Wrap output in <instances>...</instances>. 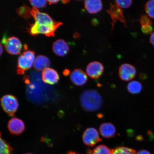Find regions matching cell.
<instances>
[{"mask_svg":"<svg viewBox=\"0 0 154 154\" xmlns=\"http://www.w3.org/2000/svg\"><path fill=\"white\" fill-rule=\"evenodd\" d=\"M107 11L110 15L112 20L111 23V34L113 32L115 24L117 21L119 20L121 22L124 23L127 27L126 23L122 9L115 2L114 4L110 3L109 8L107 10Z\"/></svg>","mask_w":154,"mask_h":154,"instance_id":"277c9868","label":"cell"},{"mask_svg":"<svg viewBox=\"0 0 154 154\" xmlns=\"http://www.w3.org/2000/svg\"><path fill=\"white\" fill-rule=\"evenodd\" d=\"M104 67L99 61H94L88 63L86 67L87 74L90 78L97 79L103 74Z\"/></svg>","mask_w":154,"mask_h":154,"instance_id":"30bf717a","label":"cell"},{"mask_svg":"<svg viewBox=\"0 0 154 154\" xmlns=\"http://www.w3.org/2000/svg\"><path fill=\"white\" fill-rule=\"evenodd\" d=\"M31 10L32 15L36 23L41 25H53L56 24L57 22L54 20L47 13L40 12L35 8L32 7Z\"/></svg>","mask_w":154,"mask_h":154,"instance_id":"9c48e42d","label":"cell"},{"mask_svg":"<svg viewBox=\"0 0 154 154\" xmlns=\"http://www.w3.org/2000/svg\"><path fill=\"white\" fill-rule=\"evenodd\" d=\"M136 154H151L149 151L144 149H142L138 151Z\"/></svg>","mask_w":154,"mask_h":154,"instance_id":"83f0119b","label":"cell"},{"mask_svg":"<svg viewBox=\"0 0 154 154\" xmlns=\"http://www.w3.org/2000/svg\"><path fill=\"white\" fill-rule=\"evenodd\" d=\"M147 14L151 18H154V0L148 1L145 6Z\"/></svg>","mask_w":154,"mask_h":154,"instance_id":"7402d4cb","label":"cell"},{"mask_svg":"<svg viewBox=\"0 0 154 154\" xmlns=\"http://www.w3.org/2000/svg\"><path fill=\"white\" fill-rule=\"evenodd\" d=\"M117 5L121 8L128 9L131 7L133 3L132 1L127 0V1H115Z\"/></svg>","mask_w":154,"mask_h":154,"instance_id":"cb8c5ba5","label":"cell"},{"mask_svg":"<svg viewBox=\"0 0 154 154\" xmlns=\"http://www.w3.org/2000/svg\"><path fill=\"white\" fill-rule=\"evenodd\" d=\"M1 105L4 110L10 115L13 116L18 107V103L14 96L7 95L1 99Z\"/></svg>","mask_w":154,"mask_h":154,"instance_id":"5b68a950","label":"cell"},{"mask_svg":"<svg viewBox=\"0 0 154 154\" xmlns=\"http://www.w3.org/2000/svg\"><path fill=\"white\" fill-rule=\"evenodd\" d=\"M31 12L32 10L26 5L23 6L17 10V12L19 15L26 18H28L30 14L32 15Z\"/></svg>","mask_w":154,"mask_h":154,"instance_id":"603a6c76","label":"cell"},{"mask_svg":"<svg viewBox=\"0 0 154 154\" xmlns=\"http://www.w3.org/2000/svg\"><path fill=\"white\" fill-rule=\"evenodd\" d=\"M1 149L0 154H12V149L4 140L1 138Z\"/></svg>","mask_w":154,"mask_h":154,"instance_id":"44dd1931","label":"cell"},{"mask_svg":"<svg viewBox=\"0 0 154 154\" xmlns=\"http://www.w3.org/2000/svg\"><path fill=\"white\" fill-rule=\"evenodd\" d=\"M42 78L44 82L50 85L57 84L59 79V76L57 71L50 68H46L43 71Z\"/></svg>","mask_w":154,"mask_h":154,"instance_id":"7c38bea8","label":"cell"},{"mask_svg":"<svg viewBox=\"0 0 154 154\" xmlns=\"http://www.w3.org/2000/svg\"><path fill=\"white\" fill-rule=\"evenodd\" d=\"M150 42L154 46V32L152 33L150 38Z\"/></svg>","mask_w":154,"mask_h":154,"instance_id":"f1b7e54d","label":"cell"},{"mask_svg":"<svg viewBox=\"0 0 154 154\" xmlns=\"http://www.w3.org/2000/svg\"><path fill=\"white\" fill-rule=\"evenodd\" d=\"M47 1L49 3V4L51 5L53 4H55L58 2L59 1H56V0H55V1Z\"/></svg>","mask_w":154,"mask_h":154,"instance_id":"f546056e","label":"cell"},{"mask_svg":"<svg viewBox=\"0 0 154 154\" xmlns=\"http://www.w3.org/2000/svg\"><path fill=\"white\" fill-rule=\"evenodd\" d=\"M8 128L11 134L18 135L24 131L25 127L22 121L18 118H13L9 121Z\"/></svg>","mask_w":154,"mask_h":154,"instance_id":"4fadbf2b","label":"cell"},{"mask_svg":"<svg viewBox=\"0 0 154 154\" xmlns=\"http://www.w3.org/2000/svg\"><path fill=\"white\" fill-rule=\"evenodd\" d=\"M85 8L91 14H95L103 9V3L100 0H86L84 2Z\"/></svg>","mask_w":154,"mask_h":154,"instance_id":"2e32d148","label":"cell"},{"mask_svg":"<svg viewBox=\"0 0 154 154\" xmlns=\"http://www.w3.org/2000/svg\"><path fill=\"white\" fill-rule=\"evenodd\" d=\"M66 154H80L77 153L75 152L70 151L69 152L67 153Z\"/></svg>","mask_w":154,"mask_h":154,"instance_id":"1f68e13d","label":"cell"},{"mask_svg":"<svg viewBox=\"0 0 154 154\" xmlns=\"http://www.w3.org/2000/svg\"><path fill=\"white\" fill-rule=\"evenodd\" d=\"M26 154H32V153H26Z\"/></svg>","mask_w":154,"mask_h":154,"instance_id":"e575fe53","label":"cell"},{"mask_svg":"<svg viewBox=\"0 0 154 154\" xmlns=\"http://www.w3.org/2000/svg\"><path fill=\"white\" fill-rule=\"evenodd\" d=\"M82 140L85 145L90 147H93L102 140L98 131L93 128H88L85 131Z\"/></svg>","mask_w":154,"mask_h":154,"instance_id":"52a82bcc","label":"cell"},{"mask_svg":"<svg viewBox=\"0 0 154 154\" xmlns=\"http://www.w3.org/2000/svg\"><path fill=\"white\" fill-rule=\"evenodd\" d=\"M113 149H111L106 146L101 144L97 146L92 152V154H112Z\"/></svg>","mask_w":154,"mask_h":154,"instance_id":"d6986e66","label":"cell"},{"mask_svg":"<svg viewBox=\"0 0 154 154\" xmlns=\"http://www.w3.org/2000/svg\"><path fill=\"white\" fill-rule=\"evenodd\" d=\"M140 23L142 27L151 26L152 22L149 17L146 15H142L140 19Z\"/></svg>","mask_w":154,"mask_h":154,"instance_id":"d4e9b609","label":"cell"},{"mask_svg":"<svg viewBox=\"0 0 154 154\" xmlns=\"http://www.w3.org/2000/svg\"><path fill=\"white\" fill-rule=\"evenodd\" d=\"M47 2L46 1H29L31 4L36 8L45 7Z\"/></svg>","mask_w":154,"mask_h":154,"instance_id":"484cf974","label":"cell"},{"mask_svg":"<svg viewBox=\"0 0 154 154\" xmlns=\"http://www.w3.org/2000/svg\"><path fill=\"white\" fill-rule=\"evenodd\" d=\"M3 51V48L2 47V45L1 44V54H0L1 55H2V54Z\"/></svg>","mask_w":154,"mask_h":154,"instance_id":"d6a6232c","label":"cell"},{"mask_svg":"<svg viewBox=\"0 0 154 154\" xmlns=\"http://www.w3.org/2000/svg\"><path fill=\"white\" fill-rule=\"evenodd\" d=\"M63 3H66L69 2V1H62Z\"/></svg>","mask_w":154,"mask_h":154,"instance_id":"836d02e7","label":"cell"},{"mask_svg":"<svg viewBox=\"0 0 154 154\" xmlns=\"http://www.w3.org/2000/svg\"><path fill=\"white\" fill-rule=\"evenodd\" d=\"M136 74V70L133 65L125 63L121 65L119 70V75L121 80L130 81L133 79Z\"/></svg>","mask_w":154,"mask_h":154,"instance_id":"ba28073f","label":"cell"},{"mask_svg":"<svg viewBox=\"0 0 154 154\" xmlns=\"http://www.w3.org/2000/svg\"><path fill=\"white\" fill-rule=\"evenodd\" d=\"M112 154H136V152L131 148L120 146L113 149Z\"/></svg>","mask_w":154,"mask_h":154,"instance_id":"ffe728a7","label":"cell"},{"mask_svg":"<svg viewBox=\"0 0 154 154\" xmlns=\"http://www.w3.org/2000/svg\"><path fill=\"white\" fill-rule=\"evenodd\" d=\"M99 131L103 137L109 139L114 137L116 134V128L112 123H104L100 126Z\"/></svg>","mask_w":154,"mask_h":154,"instance_id":"5bb4252c","label":"cell"},{"mask_svg":"<svg viewBox=\"0 0 154 154\" xmlns=\"http://www.w3.org/2000/svg\"><path fill=\"white\" fill-rule=\"evenodd\" d=\"M3 43L5 44L6 51L11 55H18L20 53L22 45L18 38L15 36L3 38Z\"/></svg>","mask_w":154,"mask_h":154,"instance_id":"8992f818","label":"cell"},{"mask_svg":"<svg viewBox=\"0 0 154 154\" xmlns=\"http://www.w3.org/2000/svg\"><path fill=\"white\" fill-rule=\"evenodd\" d=\"M141 30L143 33L147 34L151 33L153 31V28L152 26L142 27Z\"/></svg>","mask_w":154,"mask_h":154,"instance_id":"4316f807","label":"cell"},{"mask_svg":"<svg viewBox=\"0 0 154 154\" xmlns=\"http://www.w3.org/2000/svg\"><path fill=\"white\" fill-rule=\"evenodd\" d=\"M80 100L83 108L87 111L99 110L103 104L101 95L95 90H86L81 95Z\"/></svg>","mask_w":154,"mask_h":154,"instance_id":"6da1fadb","label":"cell"},{"mask_svg":"<svg viewBox=\"0 0 154 154\" xmlns=\"http://www.w3.org/2000/svg\"><path fill=\"white\" fill-rule=\"evenodd\" d=\"M51 62L49 59L45 56L39 55L36 58L33 64V67L37 71L43 70L49 68Z\"/></svg>","mask_w":154,"mask_h":154,"instance_id":"e0dca14e","label":"cell"},{"mask_svg":"<svg viewBox=\"0 0 154 154\" xmlns=\"http://www.w3.org/2000/svg\"><path fill=\"white\" fill-rule=\"evenodd\" d=\"M52 49L54 52L59 56L63 57L68 53L69 46L64 40H57L54 42Z\"/></svg>","mask_w":154,"mask_h":154,"instance_id":"9a60e30c","label":"cell"},{"mask_svg":"<svg viewBox=\"0 0 154 154\" xmlns=\"http://www.w3.org/2000/svg\"><path fill=\"white\" fill-rule=\"evenodd\" d=\"M70 78L75 85L82 86L88 81L87 75L81 69H75L71 73Z\"/></svg>","mask_w":154,"mask_h":154,"instance_id":"8fae6325","label":"cell"},{"mask_svg":"<svg viewBox=\"0 0 154 154\" xmlns=\"http://www.w3.org/2000/svg\"><path fill=\"white\" fill-rule=\"evenodd\" d=\"M63 24L62 23L57 22L53 25L38 24L36 23L30 25L28 32L31 35L36 36L40 34H45L48 37L54 36L55 32L59 27Z\"/></svg>","mask_w":154,"mask_h":154,"instance_id":"7a4b0ae2","label":"cell"},{"mask_svg":"<svg viewBox=\"0 0 154 154\" xmlns=\"http://www.w3.org/2000/svg\"><path fill=\"white\" fill-rule=\"evenodd\" d=\"M35 53L32 51H26L18 58L17 72L18 74H23L26 70L31 68L33 65Z\"/></svg>","mask_w":154,"mask_h":154,"instance_id":"3957f363","label":"cell"},{"mask_svg":"<svg viewBox=\"0 0 154 154\" xmlns=\"http://www.w3.org/2000/svg\"><path fill=\"white\" fill-rule=\"evenodd\" d=\"M127 88L130 93L132 94H137L141 92L142 86L139 82L134 80L129 83L127 85Z\"/></svg>","mask_w":154,"mask_h":154,"instance_id":"ac0fdd59","label":"cell"},{"mask_svg":"<svg viewBox=\"0 0 154 154\" xmlns=\"http://www.w3.org/2000/svg\"><path fill=\"white\" fill-rule=\"evenodd\" d=\"M92 23L94 26H96L98 24V20L97 19H94L92 20Z\"/></svg>","mask_w":154,"mask_h":154,"instance_id":"4dcf8cb0","label":"cell"}]
</instances>
